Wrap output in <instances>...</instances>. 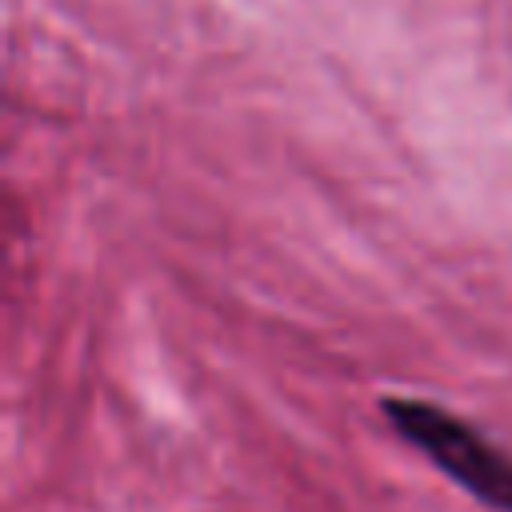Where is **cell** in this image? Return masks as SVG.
<instances>
[{"label":"cell","mask_w":512,"mask_h":512,"mask_svg":"<svg viewBox=\"0 0 512 512\" xmlns=\"http://www.w3.org/2000/svg\"><path fill=\"white\" fill-rule=\"evenodd\" d=\"M380 412L388 416V424L404 444L428 456L468 496H476L496 512H512V452L488 440L476 424L460 420L456 412L432 400H412V396H388L380 400Z\"/></svg>","instance_id":"obj_1"}]
</instances>
